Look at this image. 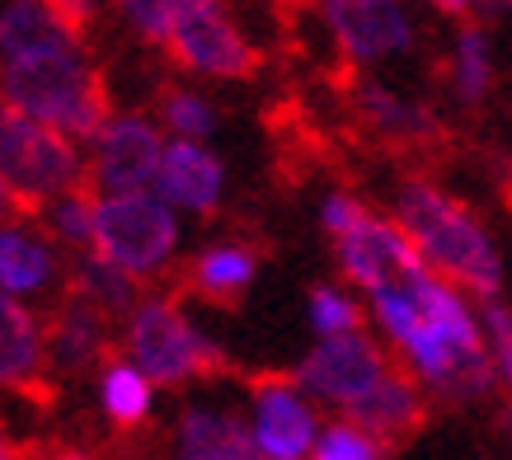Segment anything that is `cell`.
<instances>
[{
  "label": "cell",
  "instance_id": "obj_1",
  "mask_svg": "<svg viewBox=\"0 0 512 460\" xmlns=\"http://www.w3.org/2000/svg\"><path fill=\"white\" fill-rule=\"evenodd\" d=\"M0 99L62 127L71 141H90V146L113 118L109 85L99 76V66L85 57L80 38H62L52 47L0 62Z\"/></svg>",
  "mask_w": 512,
  "mask_h": 460
},
{
  "label": "cell",
  "instance_id": "obj_2",
  "mask_svg": "<svg viewBox=\"0 0 512 460\" xmlns=\"http://www.w3.org/2000/svg\"><path fill=\"white\" fill-rule=\"evenodd\" d=\"M395 221L423 259L442 277H451L461 292L480 296V301L503 296V259L466 202H456L428 179H409L395 193Z\"/></svg>",
  "mask_w": 512,
  "mask_h": 460
},
{
  "label": "cell",
  "instance_id": "obj_3",
  "mask_svg": "<svg viewBox=\"0 0 512 460\" xmlns=\"http://www.w3.org/2000/svg\"><path fill=\"white\" fill-rule=\"evenodd\" d=\"M85 169L90 165L80 155V141L0 99V179L29 202L33 216L52 198L85 184Z\"/></svg>",
  "mask_w": 512,
  "mask_h": 460
},
{
  "label": "cell",
  "instance_id": "obj_4",
  "mask_svg": "<svg viewBox=\"0 0 512 460\" xmlns=\"http://www.w3.org/2000/svg\"><path fill=\"white\" fill-rule=\"evenodd\" d=\"M127 357L156 385H184L231 367L226 353L193 329V320L170 296H141L137 310L127 315Z\"/></svg>",
  "mask_w": 512,
  "mask_h": 460
},
{
  "label": "cell",
  "instance_id": "obj_5",
  "mask_svg": "<svg viewBox=\"0 0 512 460\" xmlns=\"http://www.w3.org/2000/svg\"><path fill=\"white\" fill-rule=\"evenodd\" d=\"M174 249H179V216L160 193L94 198V254L146 282L174 259Z\"/></svg>",
  "mask_w": 512,
  "mask_h": 460
},
{
  "label": "cell",
  "instance_id": "obj_6",
  "mask_svg": "<svg viewBox=\"0 0 512 460\" xmlns=\"http://www.w3.org/2000/svg\"><path fill=\"white\" fill-rule=\"evenodd\" d=\"M174 66L212 80H249L259 71V47L245 38L226 10V0H174V19L165 33Z\"/></svg>",
  "mask_w": 512,
  "mask_h": 460
},
{
  "label": "cell",
  "instance_id": "obj_7",
  "mask_svg": "<svg viewBox=\"0 0 512 460\" xmlns=\"http://www.w3.org/2000/svg\"><path fill=\"white\" fill-rule=\"evenodd\" d=\"M395 367L386 357L381 343L353 329V334H329L320 338L311 353L301 357V367H296V385L315 395L320 404H334V409H353L357 399H367L376 390V381Z\"/></svg>",
  "mask_w": 512,
  "mask_h": 460
},
{
  "label": "cell",
  "instance_id": "obj_8",
  "mask_svg": "<svg viewBox=\"0 0 512 460\" xmlns=\"http://www.w3.org/2000/svg\"><path fill=\"white\" fill-rule=\"evenodd\" d=\"M165 132L146 113H118L94 137V160L85 169V184L94 198H127V193H151Z\"/></svg>",
  "mask_w": 512,
  "mask_h": 460
},
{
  "label": "cell",
  "instance_id": "obj_9",
  "mask_svg": "<svg viewBox=\"0 0 512 460\" xmlns=\"http://www.w3.org/2000/svg\"><path fill=\"white\" fill-rule=\"evenodd\" d=\"M320 19L353 66H381L414 47V15L404 0H320Z\"/></svg>",
  "mask_w": 512,
  "mask_h": 460
},
{
  "label": "cell",
  "instance_id": "obj_10",
  "mask_svg": "<svg viewBox=\"0 0 512 460\" xmlns=\"http://www.w3.org/2000/svg\"><path fill=\"white\" fill-rule=\"evenodd\" d=\"M334 245H339L343 277H348L362 296L376 292V287H386V282H404L414 268L428 263L419 249H414V240L404 235L400 221H386V216H376L372 207L362 212V221H357L353 230H343Z\"/></svg>",
  "mask_w": 512,
  "mask_h": 460
},
{
  "label": "cell",
  "instance_id": "obj_11",
  "mask_svg": "<svg viewBox=\"0 0 512 460\" xmlns=\"http://www.w3.org/2000/svg\"><path fill=\"white\" fill-rule=\"evenodd\" d=\"M315 437H320V418H315L306 390L282 376H259L254 381V442L264 446L268 460H306Z\"/></svg>",
  "mask_w": 512,
  "mask_h": 460
},
{
  "label": "cell",
  "instance_id": "obj_12",
  "mask_svg": "<svg viewBox=\"0 0 512 460\" xmlns=\"http://www.w3.org/2000/svg\"><path fill=\"white\" fill-rule=\"evenodd\" d=\"M151 193H160L174 212L212 216L221 207V198H226V165L217 160V151L207 141L174 137V141H165V155H160Z\"/></svg>",
  "mask_w": 512,
  "mask_h": 460
},
{
  "label": "cell",
  "instance_id": "obj_13",
  "mask_svg": "<svg viewBox=\"0 0 512 460\" xmlns=\"http://www.w3.org/2000/svg\"><path fill=\"white\" fill-rule=\"evenodd\" d=\"M104 353H109V315L85 292L66 287L57 315L47 324V367L57 376H80V371L99 367Z\"/></svg>",
  "mask_w": 512,
  "mask_h": 460
},
{
  "label": "cell",
  "instance_id": "obj_14",
  "mask_svg": "<svg viewBox=\"0 0 512 460\" xmlns=\"http://www.w3.org/2000/svg\"><path fill=\"white\" fill-rule=\"evenodd\" d=\"M62 282V259H57V240H47L29 221H10L0 226V292L19 296V301H38L52 296Z\"/></svg>",
  "mask_w": 512,
  "mask_h": 460
},
{
  "label": "cell",
  "instance_id": "obj_15",
  "mask_svg": "<svg viewBox=\"0 0 512 460\" xmlns=\"http://www.w3.org/2000/svg\"><path fill=\"white\" fill-rule=\"evenodd\" d=\"M47 367V329L19 296L0 292V390H33Z\"/></svg>",
  "mask_w": 512,
  "mask_h": 460
},
{
  "label": "cell",
  "instance_id": "obj_16",
  "mask_svg": "<svg viewBox=\"0 0 512 460\" xmlns=\"http://www.w3.org/2000/svg\"><path fill=\"white\" fill-rule=\"evenodd\" d=\"M174 460H268L254 442V428L231 409H184L179 418V456Z\"/></svg>",
  "mask_w": 512,
  "mask_h": 460
},
{
  "label": "cell",
  "instance_id": "obj_17",
  "mask_svg": "<svg viewBox=\"0 0 512 460\" xmlns=\"http://www.w3.org/2000/svg\"><path fill=\"white\" fill-rule=\"evenodd\" d=\"M423 414H428V404H423L419 381H409V371L390 367L386 376L376 381L372 395L357 399L343 418H353V423H362L367 432H376L386 446H395L400 437H409V432L419 428Z\"/></svg>",
  "mask_w": 512,
  "mask_h": 460
},
{
  "label": "cell",
  "instance_id": "obj_18",
  "mask_svg": "<svg viewBox=\"0 0 512 460\" xmlns=\"http://www.w3.org/2000/svg\"><path fill=\"white\" fill-rule=\"evenodd\" d=\"M357 113L362 123L372 127L381 141L390 146H423V141H437L442 137V123L437 113L419 99H404V94L376 85V80H362L357 85Z\"/></svg>",
  "mask_w": 512,
  "mask_h": 460
},
{
  "label": "cell",
  "instance_id": "obj_19",
  "mask_svg": "<svg viewBox=\"0 0 512 460\" xmlns=\"http://www.w3.org/2000/svg\"><path fill=\"white\" fill-rule=\"evenodd\" d=\"M254 273H259L254 249H245V245H212V249H202L198 259H193L188 282H193V292L207 296V301H217V306H235V301L254 287Z\"/></svg>",
  "mask_w": 512,
  "mask_h": 460
},
{
  "label": "cell",
  "instance_id": "obj_20",
  "mask_svg": "<svg viewBox=\"0 0 512 460\" xmlns=\"http://www.w3.org/2000/svg\"><path fill=\"white\" fill-rule=\"evenodd\" d=\"M76 38L47 0H0V62Z\"/></svg>",
  "mask_w": 512,
  "mask_h": 460
},
{
  "label": "cell",
  "instance_id": "obj_21",
  "mask_svg": "<svg viewBox=\"0 0 512 460\" xmlns=\"http://www.w3.org/2000/svg\"><path fill=\"white\" fill-rule=\"evenodd\" d=\"M99 404H104L113 428H141L151 418V409H156V381L132 357L104 362L99 367Z\"/></svg>",
  "mask_w": 512,
  "mask_h": 460
},
{
  "label": "cell",
  "instance_id": "obj_22",
  "mask_svg": "<svg viewBox=\"0 0 512 460\" xmlns=\"http://www.w3.org/2000/svg\"><path fill=\"white\" fill-rule=\"evenodd\" d=\"M71 287L90 296V301L104 310L109 320H127V315L137 310V301H141V277H132L127 268L109 263L104 254H94V249H90V254H80Z\"/></svg>",
  "mask_w": 512,
  "mask_h": 460
},
{
  "label": "cell",
  "instance_id": "obj_23",
  "mask_svg": "<svg viewBox=\"0 0 512 460\" xmlns=\"http://www.w3.org/2000/svg\"><path fill=\"white\" fill-rule=\"evenodd\" d=\"M451 90L461 104H484L489 90H494V43H489V33L484 24L466 19L461 29H456V47H451Z\"/></svg>",
  "mask_w": 512,
  "mask_h": 460
},
{
  "label": "cell",
  "instance_id": "obj_24",
  "mask_svg": "<svg viewBox=\"0 0 512 460\" xmlns=\"http://www.w3.org/2000/svg\"><path fill=\"white\" fill-rule=\"evenodd\" d=\"M47 212V230H52V240L71 254H90L94 249V193L90 184L71 188L62 198H52L43 207Z\"/></svg>",
  "mask_w": 512,
  "mask_h": 460
},
{
  "label": "cell",
  "instance_id": "obj_25",
  "mask_svg": "<svg viewBox=\"0 0 512 460\" xmlns=\"http://www.w3.org/2000/svg\"><path fill=\"white\" fill-rule=\"evenodd\" d=\"M306 460H386V442H381L376 432H367L362 423L343 418V423L320 428V437H315Z\"/></svg>",
  "mask_w": 512,
  "mask_h": 460
},
{
  "label": "cell",
  "instance_id": "obj_26",
  "mask_svg": "<svg viewBox=\"0 0 512 460\" xmlns=\"http://www.w3.org/2000/svg\"><path fill=\"white\" fill-rule=\"evenodd\" d=\"M160 118L170 127L174 137H193V141H207L217 132V108L207 104L198 90H165L160 99Z\"/></svg>",
  "mask_w": 512,
  "mask_h": 460
},
{
  "label": "cell",
  "instance_id": "obj_27",
  "mask_svg": "<svg viewBox=\"0 0 512 460\" xmlns=\"http://www.w3.org/2000/svg\"><path fill=\"white\" fill-rule=\"evenodd\" d=\"M311 329L320 338L329 334H353V329H362V306H357L353 296L343 292V287H334V282H320V287H311Z\"/></svg>",
  "mask_w": 512,
  "mask_h": 460
},
{
  "label": "cell",
  "instance_id": "obj_28",
  "mask_svg": "<svg viewBox=\"0 0 512 460\" xmlns=\"http://www.w3.org/2000/svg\"><path fill=\"white\" fill-rule=\"evenodd\" d=\"M113 5H118V15L132 24L137 38L165 47V33H170V19H174V0H113Z\"/></svg>",
  "mask_w": 512,
  "mask_h": 460
},
{
  "label": "cell",
  "instance_id": "obj_29",
  "mask_svg": "<svg viewBox=\"0 0 512 460\" xmlns=\"http://www.w3.org/2000/svg\"><path fill=\"white\" fill-rule=\"evenodd\" d=\"M362 212H367V202H357L353 193H329L325 207H320V226L339 240L343 230H353L357 221H362Z\"/></svg>",
  "mask_w": 512,
  "mask_h": 460
},
{
  "label": "cell",
  "instance_id": "obj_30",
  "mask_svg": "<svg viewBox=\"0 0 512 460\" xmlns=\"http://www.w3.org/2000/svg\"><path fill=\"white\" fill-rule=\"evenodd\" d=\"M47 5L57 10V19H62V24L76 33V38H85V33L94 29L99 10H104V0H47Z\"/></svg>",
  "mask_w": 512,
  "mask_h": 460
},
{
  "label": "cell",
  "instance_id": "obj_31",
  "mask_svg": "<svg viewBox=\"0 0 512 460\" xmlns=\"http://www.w3.org/2000/svg\"><path fill=\"white\" fill-rule=\"evenodd\" d=\"M29 202L19 198L15 188L5 184V179H0V226H10V221H29Z\"/></svg>",
  "mask_w": 512,
  "mask_h": 460
},
{
  "label": "cell",
  "instance_id": "obj_32",
  "mask_svg": "<svg viewBox=\"0 0 512 460\" xmlns=\"http://www.w3.org/2000/svg\"><path fill=\"white\" fill-rule=\"evenodd\" d=\"M494 367H498V376L512 385V334L508 338H498L494 343Z\"/></svg>",
  "mask_w": 512,
  "mask_h": 460
},
{
  "label": "cell",
  "instance_id": "obj_33",
  "mask_svg": "<svg viewBox=\"0 0 512 460\" xmlns=\"http://www.w3.org/2000/svg\"><path fill=\"white\" fill-rule=\"evenodd\" d=\"M437 10L447 19H456V24H466V19H475V10H470V0H433Z\"/></svg>",
  "mask_w": 512,
  "mask_h": 460
},
{
  "label": "cell",
  "instance_id": "obj_34",
  "mask_svg": "<svg viewBox=\"0 0 512 460\" xmlns=\"http://www.w3.org/2000/svg\"><path fill=\"white\" fill-rule=\"evenodd\" d=\"M470 10H475V19H498L512 10V0H470Z\"/></svg>",
  "mask_w": 512,
  "mask_h": 460
},
{
  "label": "cell",
  "instance_id": "obj_35",
  "mask_svg": "<svg viewBox=\"0 0 512 460\" xmlns=\"http://www.w3.org/2000/svg\"><path fill=\"white\" fill-rule=\"evenodd\" d=\"M47 460H94V456H90V451H80V446H57Z\"/></svg>",
  "mask_w": 512,
  "mask_h": 460
},
{
  "label": "cell",
  "instance_id": "obj_36",
  "mask_svg": "<svg viewBox=\"0 0 512 460\" xmlns=\"http://www.w3.org/2000/svg\"><path fill=\"white\" fill-rule=\"evenodd\" d=\"M0 460H19V446L10 442V432H5V423H0Z\"/></svg>",
  "mask_w": 512,
  "mask_h": 460
},
{
  "label": "cell",
  "instance_id": "obj_37",
  "mask_svg": "<svg viewBox=\"0 0 512 460\" xmlns=\"http://www.w3.org/2000/svg\"><path fill=\"white\" fill-rule=\"evenodd\" d=\"M508 212H512V184H508Z\"/></svg>",
  "mask_w": 512,
  "mask_h": 460
}]
</instances>
